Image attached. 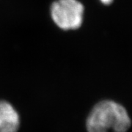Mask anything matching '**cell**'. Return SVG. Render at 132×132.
<instances>
[{
  "mask_svg": "<svg viewBox=\"0 0 132 132\" xmlns=\"http://www.w3.org/2000/svg\"><path fill=\"white\" fill-rule=\"evenodd\" d=\"M126 109L113 101L105 100L95 106L87 120L88 132H126L131 126Z\"/></svg>",
  "mask_w": 132,
  "mask_h": 132,
  "instance_id": "1",
  "label": "cell"
},
{
  "mask_svg": "<svg viewBox=\"0 0 132 132\" xmlns=\"http://www.w3.org/2000/svg\"><path fill=\"white\" fill-rule=\"evenodd\" d=\"M83 14L84 6L77 0H57L51 7L52 20L64 30L79 28Z\"/></svg>",
  "mask_w": 132,
  "mask_h": 132,
  "instance_id": "2",
  "label": "cell"
},
{
  "mask_svg": "<svg viewBox=\"0 0 132 132\" xmlns=\"http://www.w3.org/2000/svg\"><path fill=\"white\" fill-rule=\"evenodd\" d=\"M20 124L19 116L13 106L0 101V132H16Z\"/></svg>",
  "mask_w": 132,
  "mask_h": 132,
  "instance_id": "3",
  "label": "cell"
},
{
  "mask_svg": "<svg viewBox=\"0 0 132 132\" xmlns=\"http://www.w3.org/2000/svg\"><path fill=\"white\" fill-rule=\"evenodd\" d=\"M101 2L105 5H111L113 2V0H101Z\"/></svg>",
  "mask_w": 132,
  "mask_h": 132,
  "instance_id": "4",
  "label": "cell"
}]
</instances>
